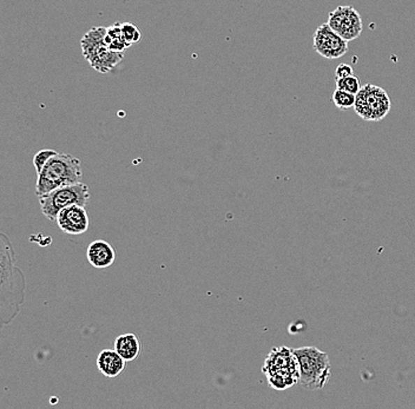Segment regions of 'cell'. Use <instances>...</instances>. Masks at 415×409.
Wrapping results in <instances>:
<instances>
[{
	"instance_id": "5bb4252c",
	"label": "cell",
	"mask_w": 415,
	"mask_h": 409,
	"mask_svg": "<svg viewBox=\"0 0 415 409\" xmlns=\"http://www.w3.org/2000/svg\"><path fill=\"white\" fill-rule=\"evenodd\" d=\"M105 42L110 49L113 51H119L124 52L125 49H128L130 44L125 42L122 34V23H115L111 27H108L106 31Z\"/></svg>"
},
{
	"instance_id": "7a4b0ae2",
	"label": "cell",
	"mask_w": 415,
	"mask_h": 409,
	"mask_svg": "<svg viewBox=\"0 0 415 409\" xmlns=\"http://www.w3.org/2000/svg\"><path fill=\"white\" fill-rule=\"evenodd\" d=\"M83 180V170L80 158L70 154L54 155L42 171L37 175L36 195H45L65 185L80 183Z\"/></svg>"
},
{
	"instance_id": "ba28073f",
	"label": "cell",
	"mask_w": 415,
	"mask_h": 409,
	"mask_svg": "<svg viewBox=\"0 0 415 409\" xmlns=\"http://www.w3.org/2000/svg\"><path fill=\"white\" fill-rule=\"evenodd\" d=\"M329 27L336 34L351 42L358 39L363 34V18L356 8L351 5H340L328 15Z\"/></svg>"
},
{
	"instance_id": "2e32d148",
	"label": "cell",
	"mask_w": 415,
	"mask_h": 409,
	"mask_svg": "<svg viewBox=\"0 0 415 409\" xmlns=\"http://www.w3.org/2000/svg\"><path fill=\"white\" fill-rule=\"evenodd\" d=\"M336 87L351 92V94H356L361 89V84H360V80H358L356 76L351 75L349 77H346V78H336Z\"/></svg>"
},
{
	"instance_id": "8992f818",
	"label": "cell",
	"mask_w": 415,
	"mask_h": 409,
	"mask_svg": "<svg viewBox=\"0 0 415 409\" xmlns=\"http://www.w3.org/2000/svg\"><path fill=\"white\" fill-rule=\"evenodd\" d=\"M91 199L90 189L83 182L65 185L53 192L39 196V204L44 216L49 221H56L57 215L64 208L73 204L87 207Z\"/></svg>"
},
{
	"instance_id": "d6986e66",
	"label": "cell",
	"mask_w": 415,
	"mask_h": 409,
	"mask_svg": "<svg viewBox=\"0 0 415 409\" xmlns=\"http://www.w3.org/2000/svg\"><path fill=\"white\" fill-rule=\"evenodd\" d=\"M353 75V68H351V65L344 64H340L335 70V77L336 78H346V77H349V76Z\"/></svg>"
},
{
	"instance_id": "ac0fdd59",
	"label": "cell",
	"mask_w": 415,
	"mask_h": 409,
	"mask_svg": "<svg viewBox=\"0 0 415 409\" xmlns=\"http://www.w3.org/2000/svg\"><path fill=\"white\" fill-rule=\"evenodd\" d=\"M57 154H58L57 151L44 149V150L38 151L37 154L34 155V166L37 175L42 171L43 168L46 166V163Z\"/></svg>"
},
{
	"instance_id": "7c38bea8",
	"label": "cell",
	"mask_w": 415,
	"mask_h": 409,
	"mask_svg": "<svg viewBox=\"0 0 415 409\" xmlns=\"http://www.w3.org/2000/svg\"><path fill=\"white\" fill-rule=\"evenodd\" d=\"M126 361L115 350H104L97 357V367L105 378H116L123 373Z\"/></svg>"
},
{
	"instance_id": "277c9868",
	"label": "cell",
	"mask_w": 415,
	"mask_h": 409,
	"mask_svg": "<svg viewBox=\"0 0 415 409\" xmlns=\"http://www.w3.org/2000/svg\"><path fill=\"white\" fill-rule=\"evenodd\" d=\"M294 352L300 371L298 383L312 391L322 389L332 375V366L327 353L317 350L316 347H302Z\"/></svg>"
},
{
	"instance_id": "3957f363",
	"label": "cell",
	"mask_w": 415,
	"mask_h": 409,
	"mask_svg": "<svg viewBox=\"0 0 415 409\" xmlns=\"http://www.w3.org/2000/svg\"><path fill=\"white\" fill-rule=\"evenodd\" d=\"M262 372L267 376L269 386L276 391H284L300 380L298 357L294 350L287 347L274 348L265 359Z\"/></svg>"
},
{
	"instance_id": "9c48e42d",
	"label": "cell",
	"mask_w": 415,
	"mask_h": 409,
	"mask_svg": "<svg viewBox=\"0 0 415 409\" xmlns=\"http://www.w3.org/2000/svg\"><path fill=\"white\" fill-rule=\"evenodd\" d=\"M313 49L326 59H339L348 52V42L328 23L321 24L313 34Z\"/></svg>"
},
{
	"instance_id": "52a82bcc",
	"label": "cell",
	"mask_w": 415,
	"mask_h": 409,
	"mask_svg": "<svg viewBox=\"0 0 415 409\" xmlns=\"http://www.w3.org/2000/svg\"><path fill=\"white\" fill-rule=\"evenodd\" d=\"M392 101L387 91L382 87L366 84L356 94L354 110L361 120L380 122L391 113Z\"/></svg>"
},
{
	"instance_id": "30bf717a",
	"label": "cell",
	"mask_w": 415,
	"mask_h": 409,
	"mask_svg": "<svg viewBox=\"0 0 415 409\" xmlns=\"http://www.w3.org/2000/svg\"><path fill=\"white\" fill-rule=\"evenodd\" d=\"M56 222L61 231L68 235H82L87 233L90 226L87 207L78 204H73L59 211Z\"/></svg>"
},
{
	"instance_id": "9a60e30c",
	"label": "cell",
	"mask_w": 415,
	"mask_h": 409,
	"mask_svg": "<svg viewBox=\"0 0 415 409\" xmlns=\"http://www.w3.org/2000/svg\"><path fill=\"white\" fill-rule=\"evenodd\" d=\"M355 98H356V94L336 87L335 91L333 92L332 101L337 109L348 110L354 108Z\"/></svg>"
},
{
	"instance_id": "e0dca14e",
	"label": "cell",
	"mask_w": 415,
	"mask_h": 409,
	"mask_svg": "<svg viewBox=\"0 0 415 409\" xmlns=\"http://www.w3.org/2000/svg\"><path fill=\"white\" fill-rule=\"evenodd\" d=\"M122 34H123L125 42L130 45L137 44L142 39L140 29L131 23H122Z\"/></svg>"
},
{
	"instance_id": "4fadbf2b",
	"label": "cell",
	"mask_w": 415,
	"mask_h": 409,
	"mask_svg": "<svg viewBox=\"0 0 415 409\" xmlns=\"http://www.w3.org/2000/svg\"><path fill=\"white\" fill-rule=\"evenodd\" d=\"M113 350H116L126 362H131L140 357L142 345L136 335L128 333V334L119 335L115 340Z\"/></svg>"
},
{
	"instance_id": "6da1fadb",
	"label": "cell",
	"mask_w": 415,
	"mask_h": 409,
	"mask_svg": "<svg viewBox=\"0 0 415 409\" xmlns=\"http://www.w3.org/2000/svg\"><path fill=\"white\" fill-rule=\"evenodd\" d=\"M15 254L12 244L1 234V324L6 326L15 319L25 299L27 282L23 271L15 267Z\"/></svg>"
},
{
	"instance_id": "8fae6325",
	"label": "cell",
	"mask_w": 415,
	"mask_h": 409,
	"mask_svg": "<svg viewBox=\"0 0 415 409\" xmlns=\"http://www.w3.org/2000/svg\"><path fill=\"white\" fill-rule=\"evenodd\" d=\"M87 261L97 269H105L116 261V250L104 240H96L87 247Z\"/></svg>"
},
{
	"instance_id": "5b68a950",
	"label": "cell",
	"mask_w": 415,
	"mask_h": 409,
	"mask_svg": "<svg viewBox=\"0 0 415 409\" xmlns=\"http://www.w3.org/2000/svg\"><path fill=\"white\" fill-rule=\"evenodd\" d=\"M108 27H94L84 34L80 41L83 56L92 69L101 73H108L116 68L124 58V52L113 51L105 42Z\"/></svg>"
}]
</instances>
